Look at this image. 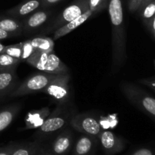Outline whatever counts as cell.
Segmentation results:
<instances>
[{
	"mask_svg": "<svg viewBox=\"0 0 155 155\" xmlns=\"http://www.w3.org/2000/svg\"><path fill=\"white\" fill-rule=\"evenodd\" d=\"M154 65H155V61H154Z\"/></svg>",
	"mask_w": 155,
	"mask_h": 155,
	"instance_id": "37",
	"label": "cell"
},
{
	"mask_svg": "<svg viewBox=\"0 0 155 155\" xmlns=\"http://www.w3.org/2000/svg\"><path fill=\"white\" fill-rule=\"evenodd\" d=\"M20 104H11L0 110V133L11 125L21 110Z\"/></svg>",
	"mask_w": 155,
	"mask_h": 155,
	"instance_id": "18",
	"label": "cell"
},
{
	"mask_svg": "<svg viewBox=\"0 0 155 155\" xmlns=\"http://www.w3.org/2000/svg\"><path fill=\"white\" fill-rule=\"evenodd\" d=\"M2 53H5L12 57L16 58L21 60V54H22V44L20 42V43L14 44V45H6Z\"/></svg>",
	"mask_w": 155,
	"mask_h": 155,
	"instance_id": "24",
	"label": "cell"
},
{
	"mask_svg": "<svg viewBox=\"0 0 155 155\" xmlns=\"http://www.w3.org/2000/svg\"><path fill=\"white\" fill-rule=\"evenodd\" d=\"M70 74H58L42 92L52 98L57 105H68L71 99Z\"/></svg>",
	"mask_w": 155,
	"mask_h": 155,
	"instance_id": "4",
	"label": "cell"
},
{
	"mask_svg": "<svg viewBox=\"0 0 155 155\" xmlns=\"http://www.w3.org/2000/svg\"><path fill=\"white\" fill-rule=\"evenodd\" d=\"M148 28L149 29L151 34L153 35V36H154V38L155 39V15L154 16V18H152V20H151V23H150Z\"/></svg>",
	"mask_w": 155,
	"mask_h": 155,
	"instance_id": "33",
	"label": "cell"
},
{
	"mask_svg": "<svg viewBox=\"0 0 155 155\" xmlns=\"http://www.w3.org/2000/svg\"><path fill=\"white\" fill-rule=\"evenodd\" d=\"M144 0H129L128 1V9L130 12L134 13L137 12L140 8L141 5Z\"/></svg>",
	"mask_w": 155,
	"mask_h": 155,
	"instance_id": "28",
	"label": "cell"
},
{
	"mask_svg": "<svg viewBox=\"0 0 155 155\" xmlns=\"http://www.w3.org/2000/svg\"><path fill=\"white\" fill-rule=\"evenodd\" d=\"M98 142L106 155H114L121 152L126 147V141L108 130H101L98 136Z\"/></svg>",
	"mask_w": 155,
	"mask_h": 155,
	"instance_id": "8",
	"label": "cell"
},
{
	"mask_svg": "<svg viewBox=\"0 0 155 155\" xmlns=\"http://www.w3.org/2000/svg\"><path fill=\"white\" fill-rule=\"evenodd\" d=\"M41 71L48 74H57V75L69 74V69L68 67L54 54V51L49 53L48 60Z\"/></svg>",
	"mask_w": 155,
	"mask_h": 155,
	"instance_id": "16",
	"label": "cell"
},
{
	"mask_svg": "<svg viewBox=\"0 0 155 155\" xmlns=\"http://www.w3.org/2000/svg\"><path fill=\"white\" fill-rule=\"evenodd\" d=\"M95 15V14L92 11L88 9L87 11H86L84 13L82 14V15H80V16H79L78 18L73 20L72 21L68 23V24H65L64 26H63V27H60L59 29L56 30L54 32L53 40L54 41L57 40V39H58L59 38L68 35V33L72 32L73 30H74L78 27H80V25H82L83 23L86 22L88 19H89L91 17H92Z\"/></svg>",
	"mask_w": 155,
	"mask_h": 155,
	"instance_id": "14",
	"label": "cell"
},
{
	"mask_svg": "<svg viewBox=\"0 0 155 155\" xmlns=\"http://www.w3.org/2000/svg\"><path fill=\"white\" fill-rule=\"evenodd\" d=\"M36 155H55L54 153L51 152V150L48 147V145H43L42 144V146L40 147L38 151L36 152Z\"/></svg>",
	"mask_w": 155,
	"mask_h": 155,
	"instance_id": "31",
	"label": "cell"
},
{
	"mask_svg": "<svg viewBox=\"0 0 155 155\" xmlns=\"http://www.w3.org/2000/svg\"><path fill=\"white\" fill-rule=\"evenodd\" d=\"M138 12L140 14L141 18L147 27H148L151 20L155 15V0L147 4Z\"/></svg>",
	"mask_w": 155,
	"mask_h": 155,
	"instance_id": "22",
	"label": "cell"
},
{
	"mask_svg": "<svg viewBox=\"0 0 155 155\" xmlns=\"http://www.w3.org/2000/svg\"><path fill=\"white\" fill-rule=\"evenodd\" d=\"M40 8H42V0H23L16 6L6 11L5 15L21 19Z\"/></svg>",
	"mask_w": 155,
	"mask_h": 155,
	"instance_id": "11",
	"label": "cell"
},
{
	"mask_svg": "<svg viewBox=\"0 0 155 155\" xmlns=\"http://www.w3.org/2000/svg\"><path fill=\"white\" fill-rule=\"evenodd\" d=\"M98 142L97 138L83 134L74 142L72 155H95Z\"/></svg>",
	"mask_w": 155,
	"mask_h": 155,
	"instance_id": "13",
	"label": "cell"
},
{
	"mask_svg": "<svg viewBox=\"0 0 155 155\" xmlns=\"http://www.w3.org/2000/svg\"><path fill=\"white\" fill-rule=\"evenodd\" d=\"M151 1H153V0H144L143 2H142V5H141L140 8H139V10L140 8H142V7H144V6H145V5H146L147 4H148V3H149V2H151ZM139 10H138V11H139Z\"/></svg>",
	"mask_w": 155,
	"mask_h": 155,
	"instance_id": "35",
	"label": "cell"
},
{
	"mask_svg": "<svg viewBox=\"0 0 155 155\" xmlns=\"http://www.w3.org/2000/svg\"><path fill=\"white\" fill-rule=\"evenodd\" d=\"M10 37H12V35H10L9 33H8L7 32L4 31V30H2V29L0 28V40L8 39V38Z\"/></svg>",
	"mask_w": 155,
	"mask_h": 155,
	"instance_id": "34",
	"label": "cell"
},
{
	"mask_svg": "<svg viewBox=\"0 0 155 155\" xmlns=\"http://www.w3.org/2000/svg\"><path fill=\"white\" fill-rule=\"evenodd\" d=\"M69 125L77 132L97 139L102 130L98 119L90 114H74L70 121Z\"/></svg>",
	"mask_w": 155,
	"mask_h": 155,
	"instance_id": "7",
	"label": "cell"
},
{
	"mask_svg": "<svg viewBox=\"0 0 155 155\" xmlns=\"http://www.w3.org/2000/svg\"><path fill=\"white\" fill-rule=\"evenodd\" d=\"M57 74H48V73H37L26 79L24 82L18 85L15 90L9 95L14 97L24 96L35 92H42L48 83L55 77Z\"/></svg>",
	"mask_w": 155,
	"mask_h": 155,
	"instance_id": "5",
	"label": "cell"
},
{
	"mask_svg": "<svg viewBox=\"0 0 155 155\" xmlns=\"http://www.w3.org/2000/svg\"><path fill=\"white\" fill-rule=\"evenodd\" d=\"M50 52L35 51V52L27 60V63L34 67L39 71H42V68L48 60V54Z\"/></svg>",
	"mask_w": 155,
	"mask_h": 155,
	"instance_id": "21",
	"label": "cell"
},
{
	"mask_svg": "<svg viewBox=\"0 0 155 155\" xmlns=\"http://www.w3.org/2000/svg\"><path fill=\"white\" fill-rule=\"evenodd\" d=\"M51 11H48L45 8H40L30 14V15L26 17L23 21V25H24L23 33L28 34L37 30L47 22V21L51 17Z\"/></svg>",
	"mask_w": 155,
	"mask_h": 155,
	"instance_id": "10",
	"label": "cell"
},
{
	"mask_svg": "<svg viewBox=\"0 0 155 155\" xmlns=\"http://www.w3.org/2000/svg\"><path fill=\"white\" fill-rule=\"evenodd\" d=\"M109 0H88L89 9L96 15L104 10L108 5Z\"/></svg>",
	"mask_w": 155,
	"mask_h": 155,
	"instance_id": "25",
	"label": "cell"
},
{
	"mask_svg": "<svg viewBox=\"0 0 155 155\" xmlns=\"http://www.w3.org/2000/svg\"><path fill=\"white\" fill-rule=\"evenodd\" d=\"M15 143H10L4 147L0 148V155H11L15 148Z\"/></svg>",
	"mask_w": 155,
	"mask_h": 155,
	"instance_id": "30",
	"label": "cell"
},
{
	"mask_svg": "<svg viewBox=\"0 0 155 155\" xmlns=\"http://www.w3.org/2000/svg\"><path fill=\"white\" fill-rule=\"evenodd\" d=\"M88 9V0H75L62 11L61 13L58 15L53 22L44 30V33H54L56 30L78 18Z\"/></svg>",
	"mask_w": 155,
	"mask_h": 155,
	"instance_id": "6",
	"label": "cell"
},
{
	"mask_svg": "<svg viewBox=\"0 0 155 155\" xmlns=\"http://www.w3.org/2000/svg\"><path fill=\"white\" fill-rule=\"evenodd\" d=\"M107 8L112 32L111 72L116 74L122 68L127 57L124 0H109Z\"/></svg>",
	"mask_w": 155,
	"mask_h": 155,
	"instance_id": "1",
	"label": "cell"
},
{
	"mask_svg": "<svg viewBox=\"0 0 155 155\" xmlns=\"http://www.w3.org/2000/svg\"><path fill=\"white\" fill-rule=\"evenodd\" d=\"M42 145V142L38 140L25 143H17L11 155H36Z\"/></svg>",
	"mask_w": 155,
	"mask_h": 155,
	"instance_id": "19",
	"label": "cell"
},
{
	"mask_svg": "<svg viewBox=\"0 0 155 155\" xmlns=\"http://www.w3.org/2000/svg\"><path fill=\"white\" fill-rule=\"evenodd\" d=\"M49 107H45L39 110H33L27 113L25 117V127L24 130L38 129L43 124L50 114Z\"/></svg>",
	"mask_w": 155,
	"mask_h": 155,
	"instance_id": "15",
	"label": "cell"
},
{
	"mask_svg": "<svg viewBox=\"0 0 155 155\" xmlns=\"http://www.w3.org/2000/svg\"><path fill=\"white\" fill-rule=\"evenodd\" d=\"M32 45L35 51H44V52H51L54 51V40L46 36H39L30 39Z\"/></svg>",
	"mask_w": 155,
	"mask_h": 155,
	"instance_id": "20",
	"label": "cell"
},
{
	"mask_svg": "<svg viewBox=\"0 0 155 155\" xmlns=\"http://www.w3.org/2000/svg\"><path fill=\"white\" fill-rule=\"evenodd\" d=\"M120 87L121 92L132 104L155 120V98L129 82H123Z\"/></svg>",
	"mask_w": 155,
	"mask_h": 155,
	"instance_id": "3",
	"label": "cell"
},
{
	"mask_svg": "<svg viewBox=\"0 0 155 155\" xmlns=\"http://www.w3.org/2000/svg\"><path fill=\"white\" fill-rule=\"evenodd\" d=\"M0 28L12 36H21L24 31L23 21L8 16H0Z\"/></svg>",
	"mask_w": 155,
	"mask_h": 155,
	"instance_id": "17",
	"label": "cell"
},
{
	"mask_svg": "<svg viewBox=\"0 0 155 155\" xmlns=\"http://www.w3.org/2000/svg\"><path fill=\"white\" fill-rule=\"evenodd\" d=\"M67 106L68 105H57L54 110L50 113L43 124L38 128L37 131L34 133L33 136L36 140L43 142L54 135H57L69 125L74 114L73 111L65 109Z\"/></svg>",
	"mask_w": 155,
	"mask_h": 155,
	"instance_id": "2",
	"label": "cell"
},
{
	"mask_svg": "<svg viewBox=\"0 0 155 155\" xmlns=\"http://www.w3.org/2000/svg\"><path fill=\"white\" fill-rule=\"evenodd\" d=\"M129 155H155V148L141 147L133 151Z\"/></svg>",
	"mask_w": 155,
	"mask_h": 155,
	"instance_id": "27",
	"label": "cell"
},
{
	"mask_svg": "<svg viewBox=\"0 0 155 155\" xmlns=\"http://www.w3.org/2000/svg\"><path fill=\"white\" fill-rule=\"evenodd\" d=\"M74 144V134L69 128H64L56 135L48 147L55 155H67Z\"/></svg>",
	"mask_w": 155,
	"mask_h": 155,
	"instance_id": "9",
	"label": "cell"
},
{
	"mask_svg": "<svg viewBox=\"0 0 155 155\" xmlns=\"http://www.w3.org/2000/svg\"><path fill=\"white\" fill-rule=\"evenodd\" d=\"M18 85L16 68L0 71V99L10 95Z\"/></svg>",
	"mask_w": 155,
	"mask_h": 155,
	"instance_id": "12",
	"label": "cell"
},
{
	"mask_svg": "<svg viewBox=\"0 0 155 155\" xmlns=\"http://www.w3.org/2000/svg\"><path fill=\"white\" fill-rule=\"evenodd\" d=\"M139 83L148 86V87H149L150 89L155 92V77L142 79V80H139Z\"/></svg>",
	"mask_w": 155,
	"mask_h": 155,
	"instance_id": "29",
	"label": "cell"
},
{
	"mask_svg": "<svg viewBox=\"0 0 155 155\" xmlns=\"http://www.w3.org/2000/svg\"><path fill=\"white\" fill-rule=\"evenodd\" d=\"M5 45H2V44L0 42V54H1V53L3 51V50H4V48H5Z\"/></svg>",
	"mask_w": 155,
	"mask_h": 155,
	"instance_id": "36",
	"label": "cell"
},
{
	"mask_svg": "<svg viewBox=\"0 0 155 155\" xmlns=\"http://www.w3.org/2000/svg\"><path fill=\"white\" fill-rule=\"evenodd\" d=\"M21 44H22V54H21V61L26 62L27 59L35 52V49L30 42V39L21 42Z\"/></svg>",
	"mask_w": 155,
	"mask_h": 155,
	"instance_id": "26",
	"label": "cell"
},
{
	"mask_svg": "<svg viewBox=\"0 0 155 155\" xmlns=\"http://www.w3.org/2000/svg\"><path fill=\"white\" fill-rule=\"evenodd\" d=\"M61 0H42V8H47L56 5L61 2Z\"/></svg>",
	"mask_w": 155,
	"mask_h": 155,
	"instance_id": "32",
	"label": "cell"
},
{
	"mask_svg": "<svg viewBox=\"0 0 155 155\" xmlns=\"http://www.w3.org/2000/svg\"><path fill=\"white\" fill-rule=\"evenodd\" d=\"M21 62L20 59L12 57L5 53H1L0 54V71L17 68Z\"/></svg>",
	"mask_w": 155,
	"mask_h": 155,
	"instance_id": "23",
	"label": "cell"
}]
</instances>
